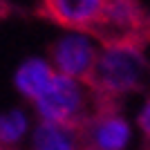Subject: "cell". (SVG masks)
I'll return each mask as SVG.
<instances>
[{
  "label": "cell",
  "instance_id": "obj_10",
  "mask_svg": "<svg viewBox=\"0 0 150 150\" xmlns=\"http://www.w3.org/2000/svg\"><path fill=\"white\" fill-rule=\"evenodd\" d=\"M137 128L144 134L146 144H150V94H148V99L141 103V108L137 112Z\"/></svg>",
  "mask_w": 150,
  "mask_h": 150
},
{
  "label": "cell",
  "instance_id": "obj_1",
  "mask_svg": "<svg viewBox=\"0 0 150 150\" xmlns=\"http://www.w3.org/2000/svg\"><path fill=\"white\" fill-rule=\"evenodd\" d=\"M96 101L112 103L117 99L137 94L150 83V63L141 43H105L90 76Z\"/></svg>",
  "mask_w": 150,
  "mask_h": 150
},
{
  "label": "cell",
  "instance_id": "obj_9",
  "mask_svg": "<svg viewBox=\"0 0 150 150\" xmlns=\"http://www.w3.org/2000/svg\"><path fill=\"white\" fill-rule=\"evenodd\" d=\"M31 132V117L23 108L0 112V150L18 148Z\"/></svg>",
  "mask_w": 150,
  "mask_h": 150
},
{
  "label": "cell",
  "instance_id": "obj_6",
  "mask_svg": "<svg viewBox=\"0 0 150 150\" xmlns=\"http://www.w3.org/2000/svg\"><path fill=\"white\" fill-rule=\"evenodd\" d=\"M105 0H40L45 13L65 29L92 31L103 11Z\"/></svg>",
  "mask_w": 150,
  "mask_h": 150
},
{
  "label": "cell",
  "instance_id": "obj_5",
  "mask_svg": "<svg viewBox=\"0 0 150 150\" xmlns=\"http://www.w3.org/2000/svg\"><path fill=\"white\" fill-rule=\"evenodd\" d=\"M83 144L92 150H128L132 141V123L114 108H103L81 125Z\"/></svg>",
  "mask_w": 150,
  "mask_h": 150
},
{
  "label": "cell",
  "instance_id": "obj_2",
  "mask_svg": "<svg viewBox=\"0 0 150 150\" xmlns=\"http://www.w3.org/2000/svg\"><path fill=\"white\" fill-rule=\"evenodd\" d=\"M94 101H96V96H94L90 83L56 74L54 81L45 88V92L31 105H34L38 121L81 128L92 114Z\"/></svg>",
  "mask_w": 150,
  "mask_h": 150
},
{
  "label": "cell",
  "instance_id": "obj_8",
  "mask_svg": "<svg viewBox=\"0 0 150 150\" xmlns=\"http://www.w3.org/2000/svg\"><path fill=\"white\" fill-rule=\"evenodd\" d=\"M54 67H52L50 58L43 56H29L20 63L16 72H13V85L18 90V94L27 101H34L45 92V88L54 81Z\"/></svg>",
  "mask_w": 150,
  "mask_h": 150
},
{
  "label": "cell",
  "instance_id": "obj_3",
  "mask_svg": "<svg viewBox=\"0 0 150 150\" xmlns=\"http://www.w3.org/2000/svg\"><path fill=\"white\" fill-rule=\"evenodd\" d=\"M101 45L105 43H141L150 34V16L139 0H105L103 11L92 29Z\"/></svg>",
  "mask_w": 150,
  "mask_h": 150
},
{
  "label": "cell",
  "instance_id": "obj_11",
  "mask_svg": "<svg viewBox=\"0 0 150 150\" xmlns=\"http://www.w3.org/2000/svg\"><path fill=\"white\" fill-rule=\"evenodd\" d=\"M83 150H92V148H83Z\"/></svg>",
  "mask_w": 150,
  "mask_h": 150
},
{
  "label": "cell",
  "instance_id": "obj_7",
  "mask_svg": "<svg viewBox=\"0 0 150 150\" xmlns=\"http://www.w3.org/2000/svg\"><path fill=\"white\" fill-rule=\"evenodd\" d=\"M83 132L79 125L38 121L29 132V150H83Z\"/></svg>",
  "mask_w": 150,
  "mask_h": 150
},
{
  "label": "cell",
  "instance_id": "obj_4",
  "mask_svg": "<svg viewBox=\"0 0 150 150\" xmlns=\"http://www.w3.org/2000/svg\"><path fill=\"white\" fill-rule=\"evenodd\" d=\"M101 43L92 31L65 29L50 50V63L54 72L67 79L88 83L94 72Z\"/></svg>",
  "mask_w": 150,
  "mask_h": 150
}]
</instances>
